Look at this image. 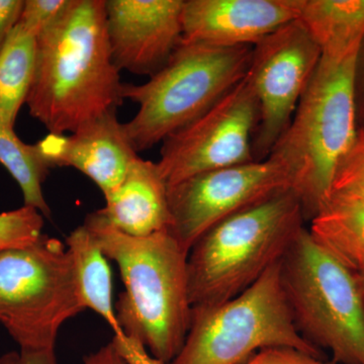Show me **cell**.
Returning <instances> with one entry per match:
<instances>
[{"instance_id":"obj_1","label":"cell","mask_w":364,"mask_h":364,"mask_svg":"<svg viewBox=\"0 0 364 364\" xmlns=\"http://www.w3.org/2000/svg\"><path fill=\"white\" fill-rule=\"evenodd\" d=\"M112 60L105 0H71L37 38V60L26 105L51 134L73 133L117 112L123 83Z\"/></svg>"},{"instance_id":"obj_2","label":"cell","mask_w":364,"mask_h":364,"mask_svg":"<svg viewBox=\"0 0 364 364\" xmlns=\"http://www.w3.org/2000/svg\"><path fill=\"white\" fill-rule=\"evenodd\" d=\"M83 225L119 267L124 291L114 306L124 334L169 364L183 346L191 326L188 251L170 231L147 237L122 233L98 210L88 215Z\"/></svg>"},{"instance_id":"obj_3","label":"cell","mask_w":364,"mask_h":364,"mask_svg":"<svg viewBox=\"0 0 364 364\" xmlns=\"http://www.w3.org/2000/svg\"><path fill=\"white\" fill-rule=\"evenodd\" d=\"M358 56H321L289 126L268 156L286 169L306 222L327 202L340 162L358 136Z\"/></svg>"},{"instance_id":"obj_4","label":"cell","mask_w":364,"mask_h":364,"mask_svg":"<svg viewBox=\"0 0 364 364\" xmlns=\"http://www.w3.org/2000/svg\"><path fill=\"white\" fill-rule=\"evenodd\" d=\"M305 222L289 189L210 228L188 252L191 305H215L244 293L282 261Z\"/></svg>"},{"instance_id":"obj_5","label":"cell","mask_w":364,"mask_h":364,"mask_svg":"<svg viewBox=\"0 0 364 364\" xmlns=\"http://www.w3.org/2000/svg\"><path fill=\"white\" fill-rule=\"evenodd\" d=\"M253 47H215L181 42L168 61L143 85H123L124 100L139 105L124 124L136 153L181 131L247 75Z\"/></svg>"},{"instance_id":"obj_6","label":"cell","mask_w":364,"mask_h":364,"mask_svg":"<svg viewBox=\"0 0 364 364\" xmlns=\"http://www.w3.org/2000/svg\"><path fill=\"white\" fill-rule=\"evenodd\" d=\"M280 282L301 336L333 364H364V294L355 273L304 228L280 261Z\"/></svg>"},{"instance_id":"obj_7","label":"cell","mask_w":364,"mask_h":364,"mask_svg":"<svg viewBox=\"0 0 364 364\" xmlns=\"http://www.w3.org/2000/svg\"><path fill=\"white\" fill-rule=\"evenodd\" d=\"M280 261L236 298L193 306L183 346L169 364H244L270 347L323 358L296 330L280 282Z\"/></svg>"},{"instance_id":"obj_8","label":"cell","mask_w":364,"mask_h":364,"mask_svg":"<svg viewBox=\"0 0 364 364\" xmlns=\"http://www.w3.org/2000/svg\"><path fill=\"white\" fill-rule=\"evenodd\" d=\"M70 253L59 239L0 252V324L21 350L55 349L62 326L85 312Z\"/></svg>"},{"instance_id":"obj_9","label":"cell","mask_w":364,"mask_h":364,"mask_svg":"<svg viewBox=\"0 0 364 364\" xmlns=\"http://www.w3.org/2000/svg\"><path fill=\"white\" fill-rule=\"evenodd\" d=\"M258 112L246 75L202 116L163 141L157 164L168 186L203 172L253 162Z\"/></svg>"},{"instance_id":"obj_10","label":"cell","mask_w":364,"mask_h":364,"mask_svg":"<svg viewBox=\"0 0 364 364\" xmlns=\"http://www.w3.org/2000/svg\"><path fill=\"white\" fill-rule=\"evenodd\" d=\"M320 60V48L296 20L280 26L254 46L247 73L259 107L252 139L254 161L269 156L289 126Z\"/></svg>"},{"instance_id":"obj_11","label":"cell","mask_w":364,"mask_h":364,"mask_svg":"<svg viewBox=\"0 0 364 364\" xmlns=\"http://www.w3.org/2000/svg\"><path fill=\"white\" fill-rule=\"evenodd\" d=\"M289 189L286 169L269 157L196 174L168 186L170 233L189 252L218 223Z\"/></svg>"},{"instance_id":"obj_12","label":"cell","mask_w":364,"mask_h":364,"mask_svg":"<svg viewBox=\"0 0 364 364\" xmlns=\"http://www.w3.org/2000/svg\"><path fill=\"white\" fill-rule=\"evenodd\" d=\"M184 0H105L112 60L119 71L152 76L182 42Z\"/></svg>"},{"instance_id":"obj_13","label":"cell","mask_w":364,"mask_h":364,"mask_svg":"<svg viewBox=\"0 0 364 364\" xmlns=\"http://www.w3.org/2000/svg\"><path fill=\"white\" fill-rule=\"evenodd\" d=\"M296 18V0H184L182 42L254 47Z\"/></svg>"},{"instance_id":"obj_14","label":"cell","mask_w":364,"mask_h":364,"mask_svg":"<svg viewBox=\"0 0 364 364\" xmlns=\"http://www.w3.org/2000/svg\"><path fill=\"white\" fill-rule=\"evenodd\" d=\"M36 146L50 168L77 169L97 184L105 198L121 186L139 156L117 112L98 117L70 135L49 133Z\"/></svg>"},{"instance_id":"obj_15","label":"cell","mask_w":364,"mask_h":364,"mask_svg":"<svg viewBox=\"0 0 364 364\" xmlns=\"http://www.w3.org/2000/svg\"><path fill=\"white\" fill-rule=\"evenodd\" d=\"M105 200L98 213L122 233L147 237L170 230L168 184L157 162L136 157L121 186Z\"/></svg>"},{"instance_id":"obj_16","label":"cell","mask_w":364,"mask_h":364,"mask_svg":"<svg viewBox=\"0 0 364 364\" xmlns=\"http://www.w3.org/2000/svg\"><path fill=\"white\" fill-rule=\"evenodd\" d=\"M298 18L320 48L321 56L343 59L364 40V0H296Z\"/></svg>"},{"instance_id":"obj_17","label":"cell","mask_w":364,"mask_h":364,"mask_svg":"<svg viewBox=\"0 0 364 364\" xmlns=\"http://www.w3.org/2000/svg\"><path fill=\"white\" fill-rule=\"evenodd\" d=\"M318 245L358 273L364 269V203L330 195L308 228Z\"/></svg>"},{"instance_id":"obj_18","label":"cell","mask_w":364,"mask_h":364,"mask_svg":"<svg viewBox=\"0 0 364 364\" xmlns=\"http://www.w3.org/2000/svg\"><path fill=\"white\" fill-rule=\"evenodd\" d=\"M65 245L73 262L81 304L104 318L114 336L124 334L112 301L111 268L90 230L80 225L68 235Z\"/></svg>"},{"instance_id":"obj_19","label":"cell","mask_w":364,"mask_h":364,"mask_svg":"<svg viewBox=\"0 0 364 364\" xmlns=\"http://www.w3.org/2000/svg\"><path fill=\"white\" fill-rule=\"evenodd\" d=\"M37 60V37L16 25L0 51V124L14 129L26 102Z\"/></svg>"},{"instance_id":"obj_20","label":"cell","mask_w":364,"mask_h":364,"mask_svg":"<svg viewBox=\"0 0 364 364\" xmlns=\"http://www.w3.org/2000/svg\"><path fill=\"white\" fill-rule=\"evenodd\" d=\"M0 164L20 186L23 205L37 208L44 217H50L51 210L43 193L50 167L41 157L36 144L23 143L14 129L0 124Z\"/></svg>"},{"instance_id":"obj_21","label":"cell","mask_w":364,"mask_h":364,"mask_svg":"<svg viewBox=\"0 0 364 364\" xmlns=\"http://www.w3.org/2000/svg\"><path fill=\"white\" fill-rule=\"evenodd\" d=\"M44 223V215L28 205L0 213V252L37 243L45 236Z\"/></svg>"},{"instance_id":"obj_22","label":"cell","mask_w":364,"mask_h":364,"mask_svg":"<svg viewBox=\"0 0 364 364\" xmlns=\"http://www.w3.org/2000/svg\"><path fill=\"white\" fill-rule=\"evenodd\" d=\"M330 195L347 196L364 203L363 129H359L351 149L340 162Z\"/></svg>"},{"instance_id":"obj_23","label":"cell","mask_w":364,"mask_h":364,"mask_svg":"<svg viewBox=\"0 0 364 364\" xmlns=\"http://www.w3.org/2000/svg\"><path fill=\"white\" fill-rule=\"evenodd\" d=\"M71 0H25L18 25L36 37L63 16Z\"/></svg>"},{"instance_id":"obj_24","label":"cell","mask_w":364,"mask_h":364,"mask_svg":"<svg viewBox=\"0 0 364 364\" xmlns=\"http://www.w3.org/2000/svg\"><path fill=\"white\" fill-rule=\"evenodd\" d=\"M244 364H333L326 363L323 358L291 348V347H270L254 354Z\"/></svg>"},{"instance_id":"obj_25","label":"cell","mask_w":364,"mask_h":364,"mask_svg":"<svg viewBox=\"0 0 364 364\" xmlns=\"http://www.w3.org/2000/svg\"><path fill=\"white\" fill-rule=\"evenodd\" d=\"M112 343L129 364H166L151 355L140 341L124 333L112 337Z\"/></svg>"},{"instance_id":"obj_26","label":"cell","mask_w":364,"mask_h":364,"mask_svg":"<svg viewBox=\"0 0 364 364\" xmlns=\"http://www.w3.org/2000/svg\"><path fill=\"white\" fill-rule=\"evenodd\" d=\"M25 0H0V51L20 21Z\"/></svg>"},{"instance_id":"obj_27","label":"cell","mask_w":364,"mask_h":364,"mask_svg":"<svg viewBox=\"0 0 364 364\" xmlns=\"http://www.w3.org/2000/svg\"><path fill=\"white\" fill-rule=\"evenodd\" d=\"M355 105L358 127L364 124V40L359 49L355 69Z\"/></svg>"},{"instance_id":"obj_28","label":"cell","mask_w":364,"mask_h":364,"mask_svg":"<svg viewBox=\"0 0 364 364\" xmlns=\"http://www.w3.org/2000/svg\"><path fill=\"white\" fill-rule=\"evenodd\" d=\"M82 364H129L111 343L100 347L98 350L83 358Z\"/></svg>"},{"instance_id":"obj_29","label":"cell","mask_w":364,"mask_h":364,"mask_svg":"<svg viewBox=\"0 0 364 364\" xmlns=\"http://www.w3.org/2000/svg\"><path fill=\"white\" fill-rule=\"evenodd\" d=\"M20 364H59L55 349L21 350Z\"/></svg>"},{"instance_id":"obj_30","label":"cell","mask_w":364,"mask_h":364,"mask_svg":"<svg viewBox=\"0 0 364 364\" xmlns=\"http://www.w3.org/2000/svg\"><path fill=\"white\" fill-rule=\"evenodd\" d=\"M0 364H20V353L9 352L0 358Z\"/></svg>"},{"instance_id":"obj_31","label":"cell","mask_w":364,"mask_h":364,"mask_svg":"<svg viewBox=\"0 0 364 364\" xmlns=\"http://www.w3.org/2000/svg\"><path fill=\"white\" fill-rule=\"evenodd\" d=\"M355 275L358 277L359 286H360L364 294V269L361 270L360 272L355 273Z\"/></svg>"},{"instance_id":"obj_32","label":"cell","mask_w":364,"mask_h":364,"mask_svg":"<svg viewBox=\"0 0 364 364\" xmlns=\"http://www.w3.org/2000/svg\"><path fill=\"white\" fill-rule=\"evenodd\" d=\"M359 129H363V130H364V124H363V126H361V127H360V128H359Z\"/></svg>"}]
</instances>
